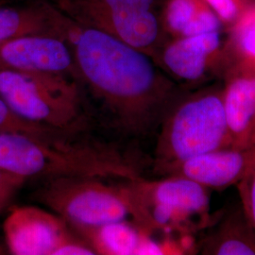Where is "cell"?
I'll return each mask as SVG.
<instances>
[{
  "label": "cell",
  "instance_id": "6da1fadb",
  "mask_svg": "<svg viewBox=\"0 0 255 255\" xmlns=\"http://www.w3.org/2000/svg\"><path fill=\"white\" fill-rule=\"evenodd\" d=\"M61 30L72 50L77 79L114 123L138 138L159 129L182 97L149 55L106 32L75 24L62 13Z\"/></svg>",
  "mask_w": 255,
  "mask_h": 255
},
{
  "label": "cell",
  "instance_id": "7a4b0ae2",
  "mask_svg": "<svg viewBox=\"0 0 255 255\" xmlns=\"http://www.w3.org/2000/svg\"><path fill=\"white\" fill-rule=\"evenodd\" d=\"M0 169L26 179L95 177L132 180L136 162L112 146L67 135L0 131Z\"/></svg>",
  "mask_w": 255,
  "mask_h": 255
},
{
  "label": "cell",
  "instance_id": "3957f363",
  "mask_svg": "<svg viewBox=\"0 0 255 255\" xmlns=\"http://www.w3.org/2000/svg\"><path fill=\"white\" fill-rule=\"evenodd\" d=\"M0 98L21 118L65 135L91 125L83 86L70 75L0 71Z\"/></svg>",
  "mask_w": 255,
  "mask_h": 255
},
{
  "label": "cell",
  "instance_id": "277c9868",
  "mask_svg": "<svg viewBox=\"0 0 255 255\" xmlns=\"http://www.w3.org/2000/svg\"><path fill=\"white\" fill-rule=\"evenodd\" d=\"M155 170L198 155L231 147L223 94L182 97L159 128Z\"/></svg>",
  "mask_w": 255,
  "mask_h": 255
},
{
  "label": "cell",
  "instance_id": "5b68a950",
  "mask_svg": "<svg viewBox=\"0 0 255 255\" xmlns=\"http://www.w3.org/2000/svg\"><path fill=\"white\" fill-rule=\"evenodd\" d=\"M95 177H58L43 180L35 200L71 227H95L113 222H134L133 205L126 180L119 184Z\"/></svg>",
  "mask_w": 255,
  "mask_h": 255
},
{
  "label": "cell",
  "instance_id": "8992f818",
  "mask_svg": "<svg viewBox=\"0 0 255 255\" xmlns=\"http://www.w3.org/2000/svg\"><path fill=\"white\" fill-rule=\"evenodd\" d=\"M134 221L146 233L182 227L198 218L206 221L210 207L208 188L182 176L148 181L141 176L127 180Z\"/></svg>",
  "mask_w": 255,
  "mask_h": 255
},
{
  "label": "cell",
  "instance_id": "52a82bcc",
  "mask_svg": "<svg viewBox=\"0 0 255 255\" xmlns=\"http://www.w3.org/2000/svg\"><path fill=\"white\" fill-rule=\"evenodd\" d=\"M75 24L116 37L148 55L159 36L152 0H50Z\"/></svg>",
  "mask_w": 255,
  "mask_h": 255
},
{
  "label": "cell",
  "instance_id": "ba28073f",
  "mask_svg": "<svg viewBox=\"0 0 255 255\" xmlns=\"http://www.w3.org/2000/svg\"><path fill=\"white\" fill-rule=\"evenodd\" d=\"M3 231L8 250L14 255H58L77 237L63 218L34 206L10 210Z\"/></svg>",
  "mask_w": 255,
  "mask_h": 255
},
{
  "label": "cell",
  "instance_id": "9c48e42d",
  "mask_svg": "<svg viewBox=\"0 0 255 255\" xmlns=\"http://www.w3.org/2000/svg\"><path fill=\"white\" fill-rule=\"evenodd\" d=\"M51 72L77 79L71 47L64 37L30 34L0 45V71Z\"/></svg>",
  "mask_w": 255,
  "mask_h": 255
},
{
  "label": "cell",
  "instance_id": "30bf717a",
  "mask_svg": "<svg viewBox=\"0 0 255 255\" xmlns=\"http://www.w3.org/2000/svg\"><path fill=\"white\" fill-rule=\"evenodd\" d=\"M255 166V146L246 149L226 147L168 164L158 172L182 176L208 189L237 185Z\"/></svg>",
  "mask_w": 255,
  "mask_h": 255
},
{
  "label": "cell",
  "instance_id": "8fae6325",
  "mask_svg": "<svg viewBox=\"0 0 255 255\" xmlns=\"http://www.w3.org/2000/svg\"><path fill=\"white\" fill-rule=\"evenodd\" d=\"M231 147L255 146V75L232 80L223 93Z\"/></svg>",
  "mask_w": 255,
  "mask_h": 255
},
{
  "label": "cell",
  "instance_id": "7c38bea8",
  "mask_svg": "<svg viewBox=\"0 0 255 255\" xmlns=\"http://www.w3.org/2000/svg\"><path fill=\"white\" fill-rule=\"evenodd\" d=\"M219 46V31L183 36L164 48L162 62L174 76L196 81L203 76L208 57Z\"/></svg>",
  "mask_w": 255,
  "mask_h": 255
},
{
  "label": "cell",
  "instance_id": "4fadbf2b",
  "mask_svg": "<svg viewBox=\"0 0 255 255\" xmlns=\"http://www.w3.org/2000/svg\"><path fill=\"white\" fill-rule=\"evenodd\" d=\"M30 34L62 36L60 13L48 1L22 7L0 6V45Z\"/></svg>",
  "mask_w": 255,
  "mask_h": 255
},
{
  "label": "cell",
  "instance_id": "5bb4252c",
  "mask_svg": "<svg viewBox=\"0 0 255 255\" xmlns=\"http://www.w3.org/2000/svg\"><path fill=\"white\" fill-rule=\"evenodd\" d=\"M96 255H140L146 233L131 221H119L95 227H71Z\"/></svg>",
  "mask_w": 255,
  "mask_h": 255
},
{
  "label": "cell",
  "instance_id": "9a60e30c",
  "mask_svg": "<svg viewBox=\"0 0 255 255\" xmlns=\"http://www.w3.org/2000/svg\"><path fill=\"white\" fill-rule=\"evenodd\" d=\"M202 243L203 255H255V231L242 206L224 217Z\"/></svg>",
  "mask_w": 255,
  "mask_h": 255
},
{
  "label": "cell",
  "instance_id": "2e32d148",
  "mask_svg": "<svg viewBox=\"0 0 255 255\" xmlns=\"http://www.w3.org/2000/svg\"><path fill=\"white\" fill-rule=\"evenodd\" d=\"M0 131L23 132L37 135H65L21 118L0 98ZM69 136V135H67Z\"/></svg>",
  "mask_w": 255,
  "mask_h": 255
},
{
  "label": "cell",
  "instance_id": "e0dca14e",
  "mask_svg": "<svg viewBox=\"0 0 255 255\" xmlns=\"http://www.w3.org/2000/svg\"><path fill=\"white\" fill-rule=\"evenodd\" d=\"M196 13L193 0H171L166 12L167 24L173 31L182 34Z\"/></svg>",
  "mask_w": 255,
  "mask_h": 255
},
{
  "label": "cell",
  "instance_id": "ac0fdd59",
  "mask_svg": "<svg viewBox=\"0 0 255 255\" xmlns=\"http://www.w3.org/2000/svg\"><path fill=\"white\" fill-rule=\"evenodd\" d=\"M237 186L241 198V206L255 231V166Z\"/></svg>",
  "mask_w": 255,
  "mask_h": 255
},
{
  "label": "cell",
  "instance_id": "d6986e66",
  "mask_svg": "<svg viewBox=\"0 0 255 255\" xmlns=\"http://www.w3.org/2000/svg\"><path fill=\"white\" fill-rule=\"evenodd\" d=\"M26 181L27 179L24 177L0 169V215Z\"/></svg>",
  "mask_w": 255,
  "mask_h": 255
},
{
  "label": "cell",
  "instance_id": "ffe728a7",
  "mask_svg": "<svg viewBox=\"0 0 255 255\" xmlns=\"http://www.w3.org/2000/svg\"><path fill=\"white\" fill-rule=\"evenodd\" d=\"M218 17L210 11H201L196 13L189 25L185 27L182 36H193L201 33L219 31Z\"/></svg>",
  "mask_w": 255,
  "mask_h": 255
},
{
  "label": "cell",
  "instance_id": "44dd1931",
  "mask_svg": "<svg viewBox=\"0 0 255 255\" xmlns=\"http://www.w3.org/2000/svg\"><path fill=\"white\" fill-rule=\"evenodd\" d=\"M238 43L247 55L255 59V15H253L241 25L238 31Z\"/></svg>",
  "mask_w": 255,
  "mask_h": 255
},
{
  "label": "cell",
  "instance_id": "7402d4cb",
  "mask_svg": "<svg viewBox=\"0 0 255 255\" xmlns=\"http://www.w3.org/2000/svg\"><path fill=\"white\" fill-rule=\"evenodd\" d=\"M221 18L230 20L236 16L237 8L234 0H206Z\"/></svg>",
  "mask_w": 255,
  "mask_h": 255
},
{
  "label": "cell",
  "instance_id": "603a6c76",
  "mask_svg": "<svg viewBox=\"0 0 255 255\" xmlns=\"http://www.w3.org/2000/svg\"><path fill=\"white\" fill-rule=\"evenodd\" d=\"M3 254V250H2V248L0 247V255H2Z\"/></svg>",
  "mask_w": 255,
  "mask_h": 255
}]
</instances>
